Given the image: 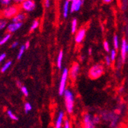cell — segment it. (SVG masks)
<instances>
[{
	"label": "cell",
	"mask_w": 128,
	"mask_h": 128,
	"mask_svg": "<svg viewBox=\"0 0 128 128\" xmlns=\"http://www.w3.org/2000/svg\"><path fill=\"white\" fill-rule=\"evenodd\" d=\"M100 117L101 120L105 122L109 123V126L110 128H117L119 123V114L115 113L114 111L104 110L100 112Z\"/></svg>",
	"instance_id": "1"
},
{
	"label": "cell",
	"mask_w": 128,
	"mask_h": 128,
	"mask_svg": "<svg viewBox=\"0 0 128 128\" xmlns=\"http://www.w3.org/2000/svg\"><path fill=\"white\" fill-rule=\"evenodd\" d=\"M105 68L102 64L98 63L93 64L88 71V76L91 80H97L103 76Z\"/></svg>",
	"instance_id": "2"
},
{
	"label": "cell",
	"mask_w": 128,
	"mask_h": 128,
	"mask_svg": "<svg viewBox=\"0 0 128 128\" xmlns=\"http://www.w3.org/2000/svg\"><path fill=\"white\" fill-rule=\"evenodd\" d=\"M63 95L64 98V104L67 112L69 114H72L74 111V95L72 91L69 89L65 90Z\"/></svg>",
	"instance_id": "3"
},
{
	"label": "cell",
	"mask_w": 128,
	"mask_h": 128,
	"mask_svg": "<svg viewBox=\"0 0 128 128\" xmlns=\"http://www.w3.org/2000/svg\"><path fill=\"white\" fill-rule=\"evenodd\" d=\"M68 78H69V70L67 68H64L62 71L60 84H59V89H58L59 95L61 96L64 94V93L66 90V84H67V80Z\"/></svg>",
	"instance_id": "4"
},
{
	"label": "cell",
	"mask_w": 128,
	"mask_h": 128,
	"mask_svg": "<svg viewBox=\"0 0 128 128\" xmlns=\"http://www.w3.org/2000/svg\"><path fill=\"white\" fill-rule=\"evenodd\" d=\"M18 11H19V8L16 5L8 6L6 8H4L3 11L2 12V16L6 18H13L17 14H18Z\"/></svg>",
	"instance_id": "5"
},
{
	"label": "cell",
	"mask_w": 128,
	"mask_h": 128,
	"mask_svg": "<svg viewBox=\"0 0 128 128\" xmlns=\"http://www.w3.org/2000/svg\"><path fill=\"white\" fill-rule=\"evenodd\" d=\"M83 128H97L90 113H85L83 116Z\"/></svg>",
	"instance_id": "6"
},
{
	"label": "cell",
	"mask_w": 128,
	"mask_h": 128,
	"mask_svg": "<svg viewBox=\"0 0 128 128\" xmlns=\"http://www.w3.org/2000/svg\"><path fill=\"white\" fill-rule=\"evenodd\" d=\"M80 72V65L78 63H74L69 70V77L73 81H74Z\"/></svg>",
	"instance_id": "7"
},
{
	"label": "cell",
	"mask_w": 128,
	"mask_h": 128,
	"mask_svg": "<svg viewBox=\"0 0 128 128\" xmlns=\"http://www.w3.org/2000/svg\"><path fill=\"white\" fill-rule=\"evenodd\" d=\"M84 1L83 0H72L70 2V12H76L82 7Z\"/></svg>",
	"instance_id": "8"
},
{
	"label": "cell",
	"mask_w": 128,
	"mask_h": 128,
	"mask_svg": "<svg viewBox=\"0 0 128 128\" xmlns=\"http://www.w3.org/2000/svg\"><path fill=\"white\" fill-rule=\"evenodd\" d=\"M87 34V30L85 28H80L76 32L75 37H74V41L77 44H80L84 41V39L86 37Z\"/></svg>",
	"instance_id": "9"
},
{
	"label": "cell",
	"mask_w": 128,
	"mask_h": 128,
	"mask_svg": "<svg viewBox=\"0 0 128 128\" xmlns=\"http://www.w3.org/2000/svg\"><path fill=\"white\" fill-rule=\"evenodd\" d=\"M126 44H127V42L126 39L125 38H122L121 41V44H120V61L122 62L123 64L126 62Z\"/></svg>",
	"instance_id": "10"
},
{
	"label": "cell",
	"mask_w": 128,
	"mask_h": 128,
	"mask_svg": "<svg viewBox=\"0 0 128 128\" xmlns=\"http://www.w3.org/2000/svg\"><path fill=\"white\" fill-rule=\"evenodd\" d=\"M22 8L26 12H32L36 8V2L32 0H26L22 3Z\"/></svg>",
	"instance_id": "11"
},
{
	"label": "cell",
	"mask_w": 128,
	"mask_h": 128,
	"mask_svg": "<svg viewBox=\"0 0 128 128\" xmlns=\"http://www.w3.org/2000/svg\"><path fill=\"white\" fill-rule=\"evenodd\" d=\"M64 121V112L62 110L59 112L58 115V118L56 119L55 124H54L55 128H62Z\"/></svg>",
	"instance_id": "12"
},
{
	"label": "cell",
	"mask_w": 128,
	"mask_h": 128,
	"mask_svg": "<svg viewBox=\"0 0 128 128\" xmlns=\"http://www.w3.org/2000/svg\"><path fill=\"white\" fill-rule=\"evenodd\" d=\"M23 23H11L9 24L7 27V31L8 32L10 33H13L15 32H16L18 29H19L22 26Z\"/></svg>",
	"instance_id": "13"
},
{
	"label": "cell",
	"mask_w": 128,
	"mask_h": 128,
	"mask_svg": "<svg viewBox=\"0 0 128 128\" xmlns=\"http://www.w3.org/2000/svg\"><path fill=\"white\" fill-rule=\"evenodd\" d=\"M26 18V15L24 13H18L13 18H12V22L13 23H22V22L24 21Z\"/></svg>",
	"instance_id": "14"
},
{
	"label": "cell",
	"mask_w": 128,
	"mask_h": 128,
	"mask_svg": "<svg viewBox=\"0 0 128 128\" xmlns=\"http://www.w3.org/2000/svg\"><path fill=\"white\" fill-rule=\"evenodd\" d=\"M70 2L71 1H65L63 5V16L64 18H67L68 16V13L70 12Z\"/></svg>",
	"instance_id": "15"
},
{
	"label": "cell",
	"mask_w": 128,
	"mask_h": 128,
	"mask_svg": "<svg viewBox=\"0 0 128 128\" xmlns=\"http://www.w3.org/2000/svg\"><path fill=\"white\" fill-rule=\"evenodd\" d=\"M113 44H114V49L118 51L120 48V42H119V38L118 34H114L113 37Z\"/></svg>",
	"instance_id": "16"
},
{
	"label": "cell",
	"mask_w": 128,
	"mask_h": 128,
	"mask_svg": "<svg viewBox=\"0 0 128 128\" xmlns=\"http://www.w3.org/2000/svg\"><path fill=\"white\" fill-rule=\"evenodd\" d=\"M63 56H64V53L63 51L61 50L58 53V58H57V66L59 69L62 68V61H63Z\"/></svg>",
	"instance_id": "17"
},
{
	"label": "cell",
	"mask_w": 128,
	"mask_h": 128,
	"mask_svg": "<svg viewBox=\"0 0 128 128\" xmlns=\"http://www.w3.org/2000/svg\"><path fill=\"white\" fill-rule=\"evenodd\" d=\"M72 33L74 34L77 32L78 29V20L76 18H73L72 21Z\"/></svg>",
	"instance_id": "18"
},
{
	"label": "cell",
	"mask_w": 128,
	"mask_h": 128,
	"mask_svg": "<svg viewBox=\"0 0 128 128\" xmlns=\"http://www.w3.org/2000/svg\"><path fill=\"white\" fill-rule=\"evenodd\" d=\"M110 60H111V62H115V60H116V58H117V55H118V51H116V50H114V48L113 49H111L110 50Z\"/></svg>",
	"instance_id": "19"
},
{
	"label": "cell",
	"mask_w": 128,
	"mask_h": 128,
	"mask_svg": "<svg viewBox=\"0 0 128 128\" xmlns=\"http://www.w3.org/2000/svg\"><path fill=\"white\" fill-rule=\"evenodd\" d=\"M103 48H104V50L106 52H108V53H109L110 52V50H111L110 48V44H109V42L107 40L104 41V42H103Z\"/></svg>",
	"instance_id": "20"
},
{
	"label": "cell",
	"mask_w": 128,
	"mask_h": 128,
	"mask_svg": "<svg viewBox=\"0 0 128 128\" xmlns=\"http://www.w3.org/2000/svg\"><path fill=\"white\" fill-rule=\"evenodd\" d=\"M92 119H93V121H94V124L97 126L98 124H99L101 121V118L99 115L98 114H94V115H93L92 116Z\"/></svg>",
	"instance_id": "21"
},
{
	"label": "cell",
	"mask_w": 128,
	"mask_h": 128,
	"mask_svg": "<svg viewBox=\"0 0 128 128\" xmlns=\"http://www.w3.org/2000/svg\"><path fill=\"white\" fill-rule=\"evenodd\" d=\"M121 5H120V8L122 11L125 12L128 9V1H126V0H123V1H121Z\"/></svg>",
	"instance_id": "22"
},
{
	"label": "cell",
	"mask_w": 128,
	"mask_h": 128,
	"mask_svg": "<svg viewBox=\"0 0 128 128\" xmlns=\"http://www.w3.org/2000/svg\"><path fill=\"white\" fill-rule=\"evenodd\" d=\"M12 65V62L11 61H8V62H7L2 67V68H1V72H2V73H4L5 72H6L7 70L9 68V67Z\"/></svg>",
	"instance_id": "23"
},
{
	"label": "cell",
	"mask_w": 128,
	"mask_h": 128,
	"mask_svg": "<svg viewBox=\"0 0 128 128\" xmlns=\"http://www.w3.org/2000/svg\"><path fill=\"white\" fill-rule=\"evenodd\" d=\"M39 26V21L38 20H34L32 22V25L30 27V31H34V29H36Z\"/></svg>",
	"instance_id": "24"
},
{
	"label": "cell",
	"mask_w": 128,
	"mask_h": 128,
	"mask_svg": "<svg viewBox=\"0 0 128 128\" xmlns=\"http://www.w3.org/2000/svg\"><path fill=\"white\" fill-rule=\"evenodd\" d=\"M10 37H11V34H10L9 33L6 34V36H5V37L2 38L1 40H0V45H2V44H4L5 43H6V42H8V39L10 38Z\"/></svg>",
	"instance_id": "25"
},
{
	"label": "cell",
	"mask_w": 128,
	"mask_h": 128,
	"mask_svg": "<svg viewBox=\"0 0 128 128\" xmlns=\"http://www.w3.org/2000/svg\"><path fill=\"white\" fill-rule=\"evenodd\" d=\"M26 50V48H25V45H22L21 46V48L18 51V56H17V58L19 60L22 58V57L23 55V54H24V52Z\"/></svg>",
	"instance_id": "26"
},
{
	"label": "cell",
	"mask_w": 128,
	"mask_h": 128,
	"mask_svg": "<svg viewBox=\"0 0 128 128\" xmlns=\"http://www.w3.org/2000/svg\"><path fill=\"white\" fill-rule=\"evenodd\" d=\"M7 114H8V117L12 119V120H18V118L16 117V116L12 112L11 110H7Z\"/></svg>",
	"instance_id": "27"
},
{
	"label": "cell",
	"mask_w": 128,
	"mask_h": 128,
	"mask_svg": "<svg viewBox=\"0 0 128 128\" xmlns=\"http://www.w3.org/2000/svg\"><path fill=\"white\" fill-rule=\"evenodd\" d=\"M32 105H31V104H30V103L26 102V103L25 104V112H26V114H28L29 111H31V110H32Z\"/></svg>",
	"instance_id": "28"
},
{
	"label": "cell",
	"mask_w": 128,
	"mask_h": 128,
	"mask_svg": "<svg viewBox=\"0 0 128 128\" xmlns=\"http://www.w3.org/2000/svg\"><path fill=\"white\" fill-rule=\"evenodd\" d=\"M20 88H21V91H22V94H24L26 97H28V90L26 86H22Z\"/></svg>",
	"instance_id": "29"
},
{
	"label": "cell",
	"mask_w": 128,
	"mask_h": 128,
	"mask_svg": "<svg viewBox=\"0 0 128 128\" xmlns=\"http://www.w3.org/2000/svg\"><path fill=\"white\" fill-rule=\"evenodd\" d=\"M104 62H105L106 65L107 66H110L111 64H112V62L110 58V56L109 55H106L104 57Z\"/></svg>",
	"instance_id": "30"
},
{
	"label": "cell",
	"mask_w": 128,
	"mask_h": 128,
	"mask_svg": "<svg viewBox=\"0 0 128 128\" xmlns=\"http://www.w3.org/2000/svg\"><path fill=\"white\" fill-rule=\"evenodd\" d=\"M7 22L6 21V20H0V30H2V29H3L4 28H6V26H7Z\"/></svg>",
	"instance_id": "31"
},
{
	"label": "cell",
	"mask_w": 128,
	"mask_h": 128,
	"mask_svg": "<svg viewBox=\"0 0 128 128\" xmlns=\"http://www.w3.org/2000/svg\"><path fill=\"white\" fill-rule=\"evenodd\" d=\"M64 128H71L70 126V122L68 119H65L64 121Z\"/></svg>",
	"instance_id": "32"
},
{
	"label": "cell",
	"mask_w": 128,
	"mask_h": 128,
	"mask_svg": "<svg viewBox=\"0 0 128 128\" xmlns=\"http://www.w3.org/2000/svg\"><path fill=\"white\" fill-rule=\"evenodd\" d=\"M0 3H1L2 6H8L11 3V1L10 0H1V1H0Z\"/></svg>",
	"instance_id": "33"
},
{
	"label": "cell",
	"mask_w": 128,
	"mask_h": 128,
	"mask_svg": "<svg viewBox=\"0 0 128 128\" xmlns=\"http://www.w3.org/2000/svg\"><path fill=\"white\" fill-rule=\"evenodd\" d=\"M6 57V54L5 53L2 54H0V63H1L4 59H5V58Z\"/></svg>",
	"instance_id": "34"
},
{
	"label": "cell",
	"mask_w": 128,
	"mask_h": 128,
	"mask_svg": "<svg viewBox=\"0 0 128 128\" xmlns=\"http://www.w3.org/2000/svg\"><path fill=\"white\" fill-rule=\"evenodd\" d=\"M102 2L104 4H110V3L113 2V0H103Z\"/></svg>",
	"instance_id": "35"
},
{
	"label": "cell",
	"mask_w": 128,
	"mask_h": 128,
	"mask_svg": "<svg viewBox=\"0 0 128 128\" xmlns=\"http://www.w3.org/2000/svg\"><path fill=\"white\" fill-rule=\"evenodd\" d=\"M44 6L46 8H48L50 6V1H48V0H46V1H44Z\"/></svg>",
	"instance_id": "36"
},
{
	"label": "cell",
	"mask_w": 128,
	"mask_h": 128,
	"mask_svg": "<svg viewBox=\"0 0 128 128\" xmlns=\"http://www.w3.org/2000/svg\"><path fill=\"white\" fill-rule=\"evenodd\" d=\"M18 44V42H15L14 43H12V44L11 47H12V48H14L17 47Z\"/></svg>",
	"instance_id": "37"
},
{
	"label": "cell",
	"mask_w": 128,
	"mask_h": 128,
	"mask_svg": "<svg viewBox=\"0 0 128 128\" xmlns=\"http://www.w3.org/2000/svg\"><path fill=\"white\" fill-rule=\"evenodd\" d=\"M29 42L28 41V42H26V43L25 44V48H26V49H27V48H29Z\"/></svg>",
	"instance_id": "38"
},
{
	"label": "cell",
	"mask_w": 128,
	"mask_h": 128,
	"mask_svg": "<svg viewBox=\"0 0 128 128\" xmlns=\"http://www.w3.org/2000/svg\"><path fill=\"white\" fill-rule=\"evenodd\" d=\"M123 91H124V88H123V87H120V88H119V92H120V93H122Z\"/></svg>",
	"instance_id": "39"
},
{
	"label": "cell",
	"mask_w": 128,
	"mask_h": 128,
	"mask_svg": "<svg viewBox=\"0 0 128 128\" xmlns=\"http://www.w3.org/2000/svg\"><path fill=\"white\" fill-rule=\"evenodd\" d=\"M21 84H21L20 81H17V86H18V87H20V88H21V87H22Z\"/></svg>",
	"instance_id": "40"
},
{
	"label": "cell",
	"mask_w": 128,
	"mask_h": 128,
	"mask_svg": "<svg viewBox=\"0 0 128 128\" xmlns=\"http://www.w3.org/2000/svg\"><path fill=\"white\" fill-rule=\"evenodd\" d=\"M88 54H89L90 55L92 54V48H89V50H88Z\"/></svg>",
	"instance_id": "41"
},
{
	"label": "cell",
	"mask_w": 128,
	"mask_h": 128,
	"mask_svg": "<svg viewBox=\"0 0 128 128\" xmlns=\"http://www.w3.org/2000/svg\"><path fill=\"white\" fill-rule=\"evenodd\" d=\"M126 52H128V43H127V44H126Z\"/></svg>",
	"instance_id": "42"
}]
</instances>
